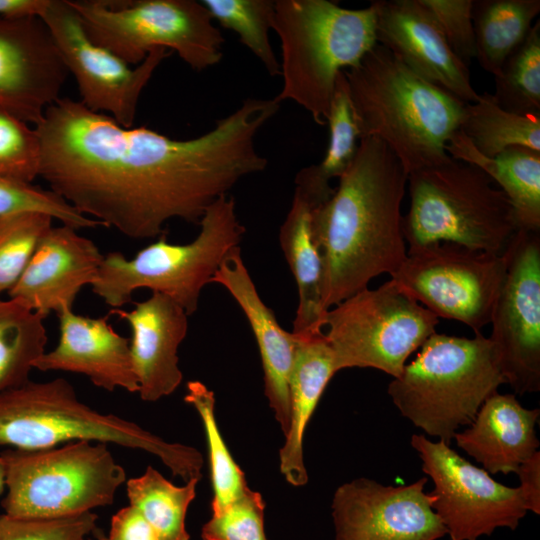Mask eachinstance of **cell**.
<instances>
[{"instance_id":"obj_1","label":"cell","mask_w":540,"mask_h":540,"mask_svg":"<svg viewBox=\"0 0 540 540\" xmlns=\"http://www.w3.org/2000/svg\"><path fill=\"white\" fill-rule=\"evenodd\" d=\"M279 109L274 98H247L210 131L180 140L146 127L125 128L60 97L35 126L39 177L104 227L132 239L159 237L174 218L199 224L240 180L265 170L256 136Z\"/></svg>"},{"instance_id":"obj_2","label":"cell","mask_w":540,"mask_h":540,"mask_svg":"<svg viewBox=\"0 0 540 540\" xmlns=\"http://www.w3.org/2000/svg\"><path fill=\"white\" fill-rule=\"evenodd\" d=\"M407 177L381 140L361 138L332 196L315 208L324 311L367 288L379 275L391 276L405 260L401 203Z\"/></svg>"},{"instance_id":"obj_3","label":"cell","mask_w":540,"mask_h":540,"mask_svg":"<svg viewBox=\"0 0 540 540\" xmlns=\"http://www.w3.org/2000/svg\"><path fill=\"white\" fill-rule=\"evenodd\" d=\"M343 73L359 139L381 140L407 175L451 158L447 143L460 128L466 103L379 43Z\"/></svg>"},{"instance_id":"obj_4","label":"cell","mask_w":540,"mask_h":540,"mask_svg":"<svg viewBox=\"0 0 540 540\" xmlns=\"http://www.w3.org/2000/svg\"><path fill=\"white\" fill-rule=\"evenodd\" d=\"M82 440L147 452L185 482L202 477L203 457L196 448L93 409L64 378L29 380L0 392V446L40 450Z\"/></svg>"},{"instance_id":"obj_5","label":"cell","mask_w":540,"mask_h":540,"mask_svg":"<svg viewBox=\"0 0 540 540\" xmlns=\"http://www.w3.org/2000/svg\"><path fill=\"white\" fill-rule=\"evenodd\" d=\"M272 29L281 42L283 85L292 100L325 125L339 73L357 66L376 45V9H347L329 0H277Z\"/></svg>"},{"instance_id":"obj_6","label":"cell","mask_w":540,"mask_h":540,"mask_svg":"<svg viewBox=\"0 0 540 540\" xmlns=\"http://www.w3.org/2000/svg\"><path fill=\"white\" fill-rule=\"evenodd\" d=\"M505 384L493 343L435 332L389 383L387 392L402 416L450 445L482 404Z\"/></svg>"},{"instance_id":"obj_7","label":"cell","mask_w":540,"mask_h":540,"mask_svg":"<svg viewBox=\"0 0 540 540\" xmlns=\"http://www.w3.org/2000/svg\"><path fill=\"white\" fill-rule=\"evenodd\" d=\"M200 231L186 244L159 239L128 259L115 251L104 255L92 292L113 309L131 302L137 289L164 294L190 316L197 311L202 289L222 261L242 241L246 231L240 223L232 196H222L204 213Z\"/></svg>"},{"instance_id":"obj_8","label":"cell","mask_w":540,"mask_h":540,"mask_svg":"<svg viewBox=\"0 0 540 540\" xmlns=\"http://www.w3.org/2000/svg\"><path fill=\"white\" fill-rule=\"evenodd\" d=\"M402 216L409 247L451 242L501 255L518 230L511 203L479 167L450 158L410 173Z\"/></svg>"},{"instance_id":"obj_9","label":"cell","mask_w":540,"mask_h":540,"mask_svg":"<svg viewBox=\"0 0 540 540\" xmlns=\"http://www.w3.org/2000/svg\"><path fill=\"white\" fill-rule=\"evenodd\" d=\"M6 495L4 513L61 518L111 505L126 482L124 468L107 444L74 441L40 450L9 448L0 454Z\"/></svg>"},{"instance_id":"obj_10","label":"cell","mask_w":540,"mask_h":540,"mask_svg":"<svg viewBox=\"0 0 540 540\" xmlns=\"http://www.w3.org/2000/svg\"><path fill=\"white\" fill-rule=\"evenodd\" d=\"M96 44L128 65L155 48L174 50L193 70L219 63L225 42L205 6L194 0H69Z\"/></svg>"},{"instance_id":"obj_11","label":"cell","mask_w":540,"mask_h":540,"mask_svg":"<svg viewBox=\"0 0 540 540\" xmlns=\"http://www.w3.org/2000/svg\"><path fill=\"white\" fill-rule=\"evenodd\" d=\"M439 318L393 279L364 288L326 311L323 327L336 371L374 368L398 377L436 332Z\"/></svg>"},{"instance_id":"obj_12","label":"cell","mask_w":540,"mask_h":540,"mask_svg":"<svg viewBox=\"0 0 540 540\" xmlns=\"http://www.w3.org/2000/svg\"><path fill=\"white\" fill-rule=\"evenodd\" d=\"M504 273L502 254L435 242L408 247L391 279L438 318L461 322L476 334L490 324Z\"/></svg>"},{"instance_id":"obj_13","label":"cell","mask_w":540,"mask_h":540,"mask_svg":"<svg viewBox=\"0 0 540 540\" xmlns=\"http://www.w3.org/2000/svg\"><path fill=\"white\" fill-rule=\"evenodd\" d=\"M423 472L432 479V508L450 540H478L497 528L515 530L528 512L518 487L494 480L444 441L411 437Z\"/></svg>"},{"instance_id":"obj_14","label":"cell","mask_w":540,"mask_h":540,"mask_svg":"<svg viewBox=\"0 0 540 540\" xmlns=\"http://www.w3.org/2000/svg\"><path fill=\"white\" fill-rule=\"evenodd\" d=\"M504 278L490 324L505 383L540 391V231L518 229L502 253Z\"/></svg>"},{"instance_id":"obj_15","label":"cell","mask_w":540,"mask_h":540,"mask_svg":"<svg viewBox=\"0 0 540 540\" xmlns=\"http://www.w3.org/2000/svg\"><path fill=\"white\" fill-rule=\"evenodd\" d=\"M40 18L77 82L80 102L93 112L109 115L125 128L132 127L141 93L170 55L167 49L151 50L143 62L131 68L89 38L69 0H49Z\"/></svg>"},{"instance_id":"obj_16","label":"cell","mask_w":540,"mask_h":540,"mask_svg":"<svg viewBox=\"0 0 540 540\" xmlns=\"http://www.w3.org/2000/svg\"><path fill=\"white\" fill-rule=\"evenodd\" d=\"M428 479L400 486L357 478L332 499L335 540H438L447 530L424 491Z\"/></svg>"},{"instance_id":"obj_17","label":"cell","mask_w":540,"mask_h":540,"mask_svg":"<svg viewBox=\"0 0 540 540\" xmlns=\"http://www.w3.org/2000/svg\"><path fill=\"white\" fill-rule=\"evenodd\" d=\"M69 72L45 22L0 16V108L34 124L60 98Z\"/></svg>"},{"instance_id":"obj_18","label":"cell","mask_w":540,"mask_h":540,"mask_svg":"<svg viewBox=\"0 0 540 540\" xmlns=\"http://www.w3.org/2000/svg\"><path fill=\"white\" fill-rule=\"evenodd\" d=\"M377 41L417 74L464 103L477 100L468 66L419 0H375Z\"/></svg>"},{"instance_id":"obj_19","label":"cell","mask_w":540,"mask_h":540,"mask_svg":"<svg viewBox=\"0 0 540 540\" xmlns=\"http://www.w3.org/2000/svg\"><path fill=\"white\" fill-rule=\"evenodd\" d=\"M103 259L96 244L76 229L52 226L8 296L44 319L51 312L73 310L81 289L95 281Z\"/></svg>"},{"instance_id":"obj_20","label":"cell","mask_w":540,"mask_h":540,"mask_svg":"<svg viewBox=\"0 0 540 540\" xmlns=\"http://www.w3.org/2000/svg\"><path fill=\"white\" fill-rule=\"evenodd\" d=\"M56 315L58 344L36 360L34 369L82 374L107 391L138 392L129 339L113 329L108 315L92 318L70 309Z\"/></svg>"},{"instance_id":"obj_21","label":"cell","mask_w":540,"mask_h":540,"mask_svg":"<svg viewBox=\"0 0 540 540\" xmlns=\"http://www.w3.org/2000/svg\"><path fill=\"white\" fill-rule=\"evenodd\" d=\"M131 329L130 352L142 400L157 401L181 384L178 348L188 331L186 311L168 296L152 292L130 311L112 309Z\"/></svg>"},{"instance_id":"obj_22","label":"cell","mask_w":540,"mask_h":540,"mask_svg":"<svg viewBox=\"0 0 540 540\" xmlns=\"http://www.w3.org/2000/svg\"><path fill=\"white\" fill-rule=\"evenodd\" d=\"M211 283L229 292L251 327L262 363L264 393L285 435L290 424L289 380L295 356V335L280 326L272 309L259 296L240 246L222 261Z\"/></svg>"},{"instance_id":"obj_23","label":"cell","mask_w":540,"mask_h":540,"mask_svg":"<svg viewBox=\"0 0 540 540\" xmlns=\"http://www.w3.org/2000/svg\"><path fill=\"white\" fill-rule=\"evenodd\" d=\"M538 408L527 409L515 394L495 392L480 407L470 426L453 439L489 474L516 473L519 466L539 451L536 436Z\"/></svg>"},{"instance_id":"obj_24","label":"cell","mask_w":540,"mask_h":540,"mask_svg":"<svg viewBox=\"0 0 540 540\" xmlns=\"http://www.w3.org/2000/svg\"><path fill=\"white\" fill-rule=\"evenodd\" d=\"M295 335V334H294ZM289 380L290 424L279 450V468L295 487L308 482L303 440L306 427L331 378L337 373L324 332L297 336Z\"/></svg>"},{"instance_id":"obj_25","label":"cell","mask_w":540,"mask_h":540,"mask_svg":"<svg viewBox=\"0 0 540 540\" xmlns=\"http://www.w3.org/2000/svg\"><path fill=\"white\" fill-rule=\"evenodd\" d=\"M322 204L295 186L291 207L279 231V243L298 290L292 330L297 336L320 334L324 328L322 253L313 225L314 210Z\"/></svg>"},{"instance_id":"obj_26","label":"cell","mask_w":540,"mask_h":540,"mask_svg":"<svg viewBox=\"0 0 540 540\" xmlns=\"http://www.w3.org/2000/svg\"><path fill=\"white\" fill-rule=\"evenodd\" d=\"M446 151L454 160L479 167L504 192L518 229L540 231V151L512 146L486 157L460 130L450 138Z\"/></svg>"},{"instance_id":"obj_27","label":"cell","mask_w":540,"mask_h":540,"mask_svg":"<svg viewBox=\"0 0 540 540\" xmlns=\"http://www.w3.org/2000/svg\"><path fill=\"white\" fill-rule=\"evenodd\" d=\"M539 13L540 0H473L479 65L494 77L499 75L508 57L526 39Z\"/></svg>"},{"instance_id":"obj_28","label":"cell","mask_w":540,"mask_h":540,"mask_svg":"<svg viewBox=\"0 0 540 540\" xmlns=\"http://www.w3.org/2000/svg\"><path fill=\"white\" fill-rule=\"evenodd\" d=\"M326 124L329 126V143L323 159L318 164L302 168L294 180L296 186L324 202L335 189L331 180L339 179L348 169L358 147L359 132L343 71L336 79Z\"/></svg>"},{"instance_id":"obj_29","label":"cell","mask_w":540,"mask_h":540,"mask_svg":"<svg viewBox=\"0 0 540 540\" xmlns=\"http://www.w3.org/2000/svg\"><path fill=\"white\" fill-rule=\"evenodd\" d=\"M459 130L486 157H494L512 146L540 151V115L509 112L487 92L465 104Z\"/></svg>"},{"instance_id":"obj_30","label":"cell","mask_w":540,"mask_h":540,"mask_svg":"<svg viewBox=\"0 0 540 540\" xmlns=\"http://www.w3.org/2000/svg\"><path fill=\"white\" fill-rule=\"evenodd\" d=\"M200 480L176 486L151 466L126 482L129 505L149 523L158 540H189L185 519Z\"/></svg>"},{"instance_id":"obj_31","label":"cell","mask_w":540,"mask_h":540,"mask_svg":"<svg viewBox=\"0 0 540 540\" xmlns=\"http://www.w3.org/2000/svg\"><path fill=\"white\" fill-rule=\"evenodd\" d=\"M48 341L44 318L0 295V392L29 381Z\"/></svg>"},{"instance_id":"obj_32","label":"cell","mask_w":540,"mask_h":540,"mask_svg":"<svg viewBox=\"0 0 540 540\" xmlns=\"http://www.w3.org/2000/svg\"><path fill=\"white\" fill-rule=\"evenodd\" d=\"M184 400L199 413L204 427L213 489L211 509L212 514H216L242 496L249 487L218 428L214 392L200 381H190Z\"/></svg>"},{"instance_id":"obj_33","label":"cell","mask_w":540,"mask_h":540,"mask_svg":"<svg viewBox=\"0 0 540 540\" xmlns=\"http://www.w3.org/2000/svg\"><path fill=\"white\" fill-rule=\"evenodd\" d=\"M201 3L223 28L235 32L241 43L263 64L272 77L281 66L269 39L275 11L273 0H203Z\"/></svg>"},{"instance_id":"obj_34","label":"cell","mask_w":540,"mask_h":540,"mask_svg":"<svg viewBox=\"0 0 540 540\" xmlns=\"http://www.w3.org/2000/svg\"><path fill=\"white\" fill-rule=\"evenodd\" d=\"M494 78L492 95L500 107L519 115H540V21Z\"/></svg>"},{"instance_id":"obj_35","label":"cell","mask_w":540,"mask_h":540,"mask_svg":"<svg viewBox=\"0 0 540 540\" xmlns=\"http://www.w3.org/2000/svg\"><path fill=\"white\" fill-rule=\"evenodd\" d=\"M52 221L49 215L37 212L0 218V295L16 285Z\"/></svg>"},{"instance_id":"obj_36","label":"cell","mask_w":540,"mask_h":540,"mask_svg":"<svg viewBox=\"0 0 540 540\" xmlns=\"http://www.w3.org/2000/svg\"><path fill=\"white\" fill-rule=\"evenodd\" d=\"M23 212H37L59 220L76 230L104 225L78 212L51 189L0 177V218Z\"/></svg>"},{"instance_id":"obj_37","label":"cell","mask_w":540,"mask_h":540,"mask_svg":"<svg viewBox=\"0 0 540 540\" xmlns=\"http://www.w3.org/2000/svg\"><path fill=\"white\" fill-rule=\"evenodd\" d=\"M40 159L35 128L0 108V177L32 183L39 177Z\"/></svg>"},{"instance_id":"obj_38","label":"cell","mask_w":540,"mask_h":540,"mask_svg":"<svg viewBox=\"0 0 540 540\" xmlns=\"http://www.w3.org/2000/svg\"><path fill=\"white\" fill-rule=\"evenodd\" d=\"M265 501L248 489L203 525V540H268L264 528Z\"/></svg>"},{"instance_id":"obj_39","label":"cell","mask_w":540,"mask_h":540,"mask_svg":"<svg viewBox=\"0 0 540 540\" xmlns=\"http://www.w3.org/2000/svg\"><path fill=\"white\" fill-rule=\"evenodd\" d=\"M93 512L61 518L0 515V540H85L96 528Z\"/></svg>"},{"instance_id":"obj_40","label":"cell","mask_w":540,"mask_h":540,"mask_svg":"<svg viewBox=\"0 0 540 540\" xmlns=\"http://www.w3.org/2000/svg\"><path fill=\"white\" fill-rule=\"evenodd\" d=\"M431 14L455 55L467 66L476 58L473 0H419Z\"/></svg>"},{"instance_id":"obj_41","label":"cell","mask_w":540,"mask_h":540,"mask_svg":"<svg viewBox=\"0 0 540 540\" xmlns=\"http://www.w3.org/2000/svg\"><path fill=\"white\" fill-rule=\"evenodd\" d=\"M98 540H158L144 517L131 505L120 509L111 519L109 535Z\"/></svg>"},{"instance_id":"obj_42","label":"cell","mask_w":540,"mask_h":540,"mask_svg":"<svg viewBox=\"0 0 540 540\" xmlns=\"http://www.w3.org/2000/svg\"><path fill=\"white\" fill-rule=\"evenodd\" d=\"M518 486L528 511L540 514V452L537 451L517 469Z\"/></svg>"},{"instance_id":"obj_43","label":"cell","mask_w":540,"mask_h":540,"mask_svg":"<svg viewBox=\"0 0 540 540\" xmlns=\"http://www.w3.org/2000/svg\"><path fill=\"white\" fill-rule=\"evenodd\" d=\"M49 0H0V16L9 18L41 17Z\"/></svg>"},{"instance_id":"obj_44","label":"cell","mask_w":540,"mask_h":540,"mask_svg":"<svg viewBox=\"0 0 540 540\" xmlns=\"http://www.w3.org/2000/svg\"><path fill=\"white\" fill-rule=\"evenodd\" d=\"M5 489V474H4V466L2 462V458L0 456V494Z\"/></svg>"}]
</instances>
